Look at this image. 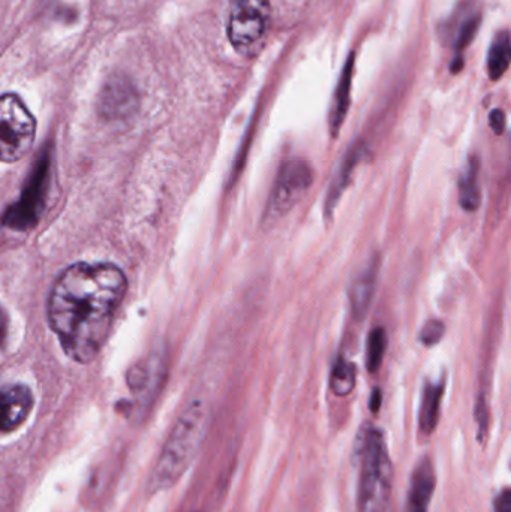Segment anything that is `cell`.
I'll use <instances>...</instances> for the list:
<instances>
[{
    "mask_svg": "<svg viewBox=\"0 0 511 512\" xmlns=\"http://www.w3.org/2000/svg\"><path fill=\"white\" fill-rule=\"evenodd\" d=\"M126 289L125 273L108 262H78L57 277L48 298V322L72 360L86 364L99 354Z\"/></svg>",
    "mask_w": 511,
    "mask_h": 512,
    "instance_id": "obj_1",
    "label": "cell"
},
{
    "mask_svg": "<svg viewBox=\"0 0 511 512\" xmlns=\"http://www.w3.org/2000/svg\"><path fill=\"white\" fill-rule=\"evenodd\" d=\"M209 426V412L194 402L180 415L150 474L147 490L152 495L171 489L183 477L203 447Z\"/></svg>",
    "mask_w": 511,
    "mask_h": 512,
    "instance_id": "obj_2",
    "label": "cell"
},
{
    "mask_svg": "<svg viewBox=\"0 0 511 512\" xmlns=\"http://www.w3.org/2000/svg\"><path fill=\"white\" fill-rule=\"evenodd\" d=\"M359 512H389L393 466L380 430H369L362 445Z\"/></svg>",
    "mask_w": 511,
    "mask_h": 512,
    "instance_id": "obj_3",
    "label": "cell"
},
{
    "mask_svg": "<svg viewBox=\"0 0 511 512\" xmlns=\"http://www.w3.org/2000/svg\"><path fill=\"white\" fill-rule=\"evenodd\" d=\"M36 123L26 105L14 93H6L0 102V156L3 162L23 158L35 138Z\"/></svg>",
    "mask_w": 511,
    "mask_h": 512,
    "instance_id": "obj_4",
    "label": "cell"
},
{
    "mask_svg": "<svg viewBox=\"0 0 511 512\" xmlns=\"http://www.w3.org/2000/svg\"><path fill=\"white\" fill-rule=\"evenodd\" d=\"M269 0H234L228 18V38L240 50L263 39L270 21Z\"/></svg>",
    "mask_w": 511,
    "mask_h": 512,
    "instance_id": "obj_5",
    "label": "cell"
},
{
    "mask_svg": "<svg viewBox=\"0 0 511 512\" xmlns=\"http://www.w3.org/2000/svg\"><path fill=\"white\" fill-rule=\"evenodd\" d=\"M47 161L38 165V170L33 173L32 183L26 188L21 200L11 207L5 222L9 227L24 228L35 224L38 219V213L41 212L42 203H44L45 191H47Z\"/></svg>",
    "mask_w": 511,
    "mask_h": 512,
    "instance_id": "obj_6",
    "label": "cell"
},
{
    "mask_svg": "<svg viewBox=\"0 0 511 512\" xmlns=\"http://www.w3.org/2000/svg\"><path fill=\"white\" fill-rule=\"evenodd\" d=\"M312 182L311 168L303 161H294L287 164L285 170L282 171L281 179L275 188L272 204H270V212L273 215L287 212L297 198L309 188Z\"/></svg>",
    "mask_w": 511,
    "mask_h": 512,
    "instance_id": "obj_7",
    "label": "cell"
},
{
    "mask_svg": "<svg viewBox=\"0 0 511 512\" xmlns=\"http://www.w3.org/2000/svg\"><path fill=\"white\" fill-rule=\"evenodd\" d=\"M33 394L26 385H8L2 391V430L14 432L32 411Z\"/></svg>",
    "mask_w": 511,
    "mask_h": 512,
    "instance_id": "obj_8",
    "label": "cell"
},
{
    "mask_svg": "<svg viewBox=\"0 0 511 512\" xmlns=\"http://www.w3.org/2000/svg\"><path fill=\"white\" fill-rule=\"evenodd\" d=\"M437 478L431 460L425 459L417 465L411 478L408 492V512H428L434 496Z\"/></svg>",
    "mask_w": 511,
    "mask_h": 512,
    "instance_id": "obj_9",
    "label": "cell"
},
{
    "mask_svg": "<svg viewBox=\"0 0 511 512\" xmlns=\"http://www.w3.org/2000/svg\"><path fill=\"white\" fill-rule=\"evenodd\" d=\"M377 273V262L372 261L368 270L356 280L351 289V304H353L356 318L362 319L368 313L372 298H374L375 286H377Z\"/></svg>",
    "mask_w": 511,
    "mask_h": 512,
    "instance_id": "obj_10",
    "label": "cell"
},
{
    "mask_svg": "<svg viewBox=\"0 0 511 512\" xmlns=\"http://www.w3.org/2000/svg\"><path fill=\"white\" fill-rule=\"evenodd\" d=\"M480 159L477 156L468 161L467 168L459 182V201L462 209L474 212L480 206Z\"/></svg>",
    "mask_w": 511,
    "mask_h": 512,
    "instance_id": "obj_11",
    "label": "cell"
},
{
    "mask_svg": "<svg viewBox=\"0 0 511 512\" xmlns=\"http://www.w3.org/2000/svg\"><path fill=\"white\" fill-rule=\"evenodd\" d=\"M444 384L428 382L423 390L422 406H420V430L425 435H432L440 417L441 400H443Z\"/></svg>",
    "mask_w": 511,
    "mask_h": 512,
    "instance_id": "obj_12",
    "label": "cell"
},
{
    "mask_svg": "<svg viewBox=\"0 0 511 512\" xmlns=\"http://www.w3.org/2000/svg\"><path fill=\"white\" fill-rule=\"evenodd\" d=\"M511 62V35L509 32H501L492 42L489 51L488 69L492 80H500Z\"/></svg>",
    "mask_w": 511,
    "mask_h": 512,
    "instance_id": "obj_13",
    "label": "cell"
},
{
    "mask_svg": "<svg viewBox=\"0 0 511 512\" xmlns=\"http://www.w3.org/2000/svg\"><path fill=\"white\" fill-rule=\"evenodd\" d=\"M330 385H332L333 393L336 396H348L356 385V369H354L353 364L339 360L336 366L333 367Z\"/></svg>",
    "mask_w": 511,
    "mask_h": 512,
    "instance_id": "obj_14",
    "label": "cell"
},
{
    "mask_svg": "<svg viewBox=\"0 0 511 512\" xmlns=\"http://www.w3.org/2000/svg\"><path fill=\"white\" fill-rule=\"evenodd\" d=\"M386 349V331H384L383 328H375L368 340V357H366V364H368L369 372L375 373L380 369L384 354H386Z\"/></svg>",
    "mask_w": 511,
    "mask_h": 512,
    "instance_id": "obj_15",
    "label": "cell"
},
{
    "mask_svg": "<svg viewBox=\"0 0 511 512\" xmlns=\"http://www.w3.org/2000/svg\"><path fill=\"white\" fill-rule=\"evenodd\" d=\"M350 68L347 69L344 75V81H341V87H339L338 101H336L335 111H333V128L336 129L341 126L342 120H344L345 113L348 108V93H350Z\"/></svg>",
    "mask_w": 511,
    "mask_h": 512,
    "instance_id": "obj_16",
    "label": "cell"
},
{
    "mask_svg": "<svg viewBox=\"0 0 511 512\" xmlns=\"http://www.w3.org/2000/svg\"><path fill=\"white\" fill-rule=\"evenodd\" d=\"M444 333H446V327H444L443 322L438 321V319H431L422 328L420 340H422L423 345L434 346L443 339Z\"/></svg>",
    "mask_w": 511,
    "mask_h": 512,
    "instance_id": "obj_17",
    "label": "cell"
},
{
    "mask_svg": "<svg viewBox=\"0 0 511 512\" xmlns=\"http://www.w3.org/2000/svg\"><path fill=\"white\" fill-rule=\"evenodd\" d=\"M489 123H491L495 134H503L504 128H506V116H504L503 111H492L491 116H489Z\"/></svg>",
    "mask_w": 511,
    "mask_h": 512,
    "instance_id": "obj_18",
    "label": "cell"
},
{
    "mask_svg": "<svg viewBox=\"0 0 511 512\" xmlns=\"http://www.w3.org/2000/svg\"><path fill=\"white\" fill-rule=\"evenodd\" d=\"M477 423H479L480 433H485L488 429V409H486V403L483 399L479 400L476 408Z\"/></svg>",
    "mask_w": 511,
    "mask_h": 512,
    "instance_id": "obj_19",
    "label": "cell"
},
{
    "mask_svg": "<svg viewBox=\"0 0 511 512\" xmlns=\"http://www.w3.org/2000/svg\"><path fill=\"white\" fill-rule=\"evenodd\" d=\"M495 512H511V489L504 490L495 501Z\"/></svg>",
    "mask_w": 511,
    "mask_h": 512,
    "instance_id": "obj_20",
    "label": "cell"
},
{
    "mask_svg": "<svg viewBox=\"0 0 511 512\" xmlns=\"http://www.w3.org/2000/svg\"><path fill=\"white\" fill-rule=\"evenodd\" d=\"M381 400H383V394L380 390H375L371 397V411L378 412L381 408Z\"/></svg>",
    "mask_w": 511,
    "mask_h": 512,
    "instance_id": "obj_21",
    "label": "cell"
}]
</instances>
